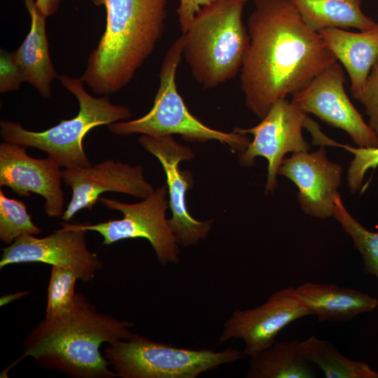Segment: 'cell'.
I'll return each mask as SVG.
<instances>
[{"instance_id": "cell-1", "label": "cell", "mask_w": 378, "mask_h": 378, "mask_svg": "<svg viewBox=\"0 0 378 378\" xmlns=\"http://www.w3.org/2000/svg\"><path fill=\"white\" fill-rule=\"evenodd\" d=\"M248 46L240 70L245 105L259 118L307 85L337 59L291 0H254Z\"/></svg>"}, {"instance_id": "cell-2", "label": "cell", "mask_w": 378, "mask_h": 378, "mask_svg": "<svg viewBox=\"0 0 378 378\" xmlns=\"http://www.w3.org/2000/svg\"><path fill=\"white\" fill-rule=\"evenodd\" d=\"M133 323L99 312L81 293L66 314L41 320L22 342V355L41 368L72 378H114L102 344L129 340Z\"/></svg>"}, {"instance_id": "cell-3", "label": "cell", "mask_w": 378, "mask_h": 378, "mask_svg": "<svg viewBox=\"0 0 378 378\" xmlns=\"http://www.w3.org/2000/svg\"><path fill=\"white\" fill-rule=\"evenodd\" d=\"M106 10V27L82 80L100 95L125 87L164 33L168 0H91Z\"/></svg>"}, {"instance_id": "cell-4", "label": "cell", "mask_w": 378, "mask_h": 378, "mask_svg": "<svg viewBox=\"0 0 378 378\" xmlns=\"http://www.w3.org/2000/svg\"><path fill=\"white\" fill-rule=\"evenodd\" d=\"M245 4L215 0L197 12L183 33L182 57L205 89L218 87L240 72L249 43L242 20Z\"/></svg>"}, {"instance_id": "cell-5", "label": "cell", "mask_w": 378, "mask_h": 378, "mask_svg": "<svg viewBox=\"0 0 378 378\" xmlns=\"http://www.w3.org/2000/svg\"><path fill=\"white\" fill-rule=\"evenodd\" d=\"M61 84L78 100V114L41 132L24 129L20 123L0 121V134L4 141L44 151L60 167L76 168L92 164L84 148L85 136L93 128L128 119L130 109L114 104L107 96L95 97L84 88L80 78L67 75L57 76Z\"/></svg>"}, {"instance_id": "cell-6", "label": "cell", "mask_w": 378, "mask_h": 378, "mask_svg": "<svg viewBox=\"0 0 378 378\" xmlns=\"http://www.w3.org/2000/svg\"><path fill=\"white\" fill-rule=\"evenodd\" d=\"M183 36L181 35L167 49L159 74V88L150 110L139 118L108 125L117 135L141 134L159 136L180 134L190 141L216 140L234 150L244 151L251 142L246 134L227 133L211 128L195 117L178 92L176 76L182 58Z\"/></svg>"}, {"instance_id": "cell-7", "label": "cell", "mask_w": 378, "mask_h": 378, "mask_svg": "<svg viewBox=\"0 0 378 378\" xmlns=\"http://www.w3.org/2000/svg\"><path fill=\"white\" fill-rule=\"evenodd\" d=\"M244 355L232 348L219 352L179 348L138 335L107 344L104 351L111 368L120 378H195Z\"/></svg>"}, {"instance_id": "cell-8", "label": "cell", "mask_w": 378, "mask_h": 378, "mask_svg": "<svg viewBox=\"0 0 378 378\" xmlns=\"http://www.w3.org/2000/svg\"><path fill=\"white\" fill-rule=\"evenodd\" d=\"M167 195V186L163 185L148 197L134 204L100 197L99 202L110 209L121 212L122 218L95 224H77L86 231L99 233L104 245L123 239L144 238L150 242L162 265L178 263V244L166 218L169 207Z\"/></svg>"}, {"instance_id": "cell-9", "label": "cell", "mask_w": 378, "mask_h": 378, "mask_svg": "<svg viewBox=\"0 0 378 378\" xmlns=\"http://www.w3.org/2000/svg\"><path fill=\"white\" fill-rule=\"evenodd\" d=\"M307 117V113L284 98L276 101L255 126L234 130L253 136L247 148L239 155V162L242 166H252L257 157H263L267 160L265 194L272 192L277 186L276 175L284 155L288 153L308 151L310 148L302 132Z\"/></svg>"}, {"instance_id": "cell-10", "label": "cell", "mask_w": 378, "mask_h": 378, "mask_svg": "<svg viewBox=\"0 0 378 378\" xmlns=\"http://www.w3.org/2000/svg\"><path fill=\"white\" fill-rule=\"evenodd\" d=\"M60 225L61 228L46 237L24 234L2 248L0 268L13 264L41 262L71 269L83 282L92 280L102 262L97 254L88 248L87 231L77 223L67 221Z\"/></svg>"}, {"instance_id": "cell-11", "label": "cell", "mask_w": 378, "mask_h": 378, "mask_svg": "<svg viewBox=\"0 0 378 378\" xmlns=\"http://www.w3.org/2000/svg\"><path fill=\"white\" fill-rule=\"evenodd\" d=\"M344 82V70L336 62L293 94L291 102L306 113L344 130L358 146H378V134L351 102Z\"/></svg>"}, {"instance_id": "cell-12", "label": "cell", "mask_w": 378, "mask_h": 378, "mask_svg": "<svg viewBox=\"0 0 378 378\" xmlns=\"http://www.w3.org/2000/svg\"><path fill=\"white\" fill-rule=\"evenodd\" d=\"M139 143L158 159L166 174L169 207L172 211L168 223L177 243L186 247L196 244L208 235L213 220L199 221L187 208L186 194L192 183L191 177L189 173L180 169L179 164L192 159L193 151L176 142L172 135L142 134Z\"/></svg>"}, {"instance_id": "cell-13", "label": "cell", "mask_w": 378, "mask_h": 378, "mask_svg": "<svg viewBox=\"0 0 378 378\" xmlns=\"http://www.w3.org/2000/svg\"><path fill=\"white\" fill-rule=\"evenodd\" d=\"M309 315L310 311L296 298L295 288L288 286L257 307L234 311L224 323L219 342L241 339L244 354L251 356L272 346L285 327Z\"/></svg>"}, {"instance_id": "cell-14", "label": "cell", "mask_w": 378, "mask_h": 378, "mask_svg": "<svg viewBox=\"0 0 378 378\" xmlns=\"http://www.w3.org/2000/svg\"><path fill=\"white\" fill-rule=\"evenodd\" d=\"M62 181L72 190V196L62 218L69 221L80 210H92L105 192H117L144 199L154 192L141 165H131L108 159L96 164L62 171Z\"/></svg>"}, {"instance_id": "cell-15", "label": "cell", "mask_w": 378, "mask_h": 378, "mask_svg": "<svg viewBox=\"0 0 378 378\" xmlns=\"http://www.w3.org/2000/svg\"><path fill=\"white\" fill-rule=\"evenodd\" d=\"M59 167L50 156L34 158L24 146L6 141L0 144V186L8 187L22 197L31 192L43 197L50 218H62L64 211Z\"/></svg>"}, {"instance_id": "cell-16", "label": "cell", "mask_w": 378, "mask_h": 378, "mask_svg": "<svg viewBox=\"0 0 378 378\" xmlns=\"http://www.w3.org/2000/svg\"><path fill=\"white\" fill-rule=\"evenodd\" d=\"M278 174L295 184L304 214L318 218L333 217L334 197L342 182V167L328 160L323 146L312 153L297 152L284 158Z\"/></svg>"}, {"instance_id": "cell-17", "label": "cell", "mask_w": 378, "mask_h": 378, "mask_svg": "<svg viewBox=\"0 0 378 378\" xmlns=\"http://www.w3.org/2000/svg\"><path fill=\"white\" fill-rule=\"evenodd\" d=\"M318 32L346 70L351 95L359 101L378 60V22L370 29L360 32L339 28H327Z\"/></svg>"}, {"instance_id": "cell-18", "label": "cell", "mask_w": 378, "mask_h": 378, "mask_svg": "<svg viewBox=\"0 0 378 378\" xmlns=\"http://www.w3.org/2000/svg\"><path fill=\"white\" fill-rule=\"evenodd\" d=\"M298 300L319 321L344 322L374 310L378 300L359 290L336 284L304 283L295 288Z\"/></svg>"}, {"instance_id": "cell-19", "label": "cell", "mask_w": 378, "mask_h": 378, "mask_svg": "<svg viewBox=\"0 0 378 378\" xmlns=\"http://www.w3.org/2000/svg\"><path fill=\"white\" fill-rule=\"evenodd\" d=\"M31 18L29 33L20 46L13 52L24 82L31 85L43 98L51 94L50 84L58 75L49 54L46 32V18L35 0H24Z\"/></svg>"}, {"instance_id": "cell-20", "label": "cell", "mask_w": 378, "mask_h": 378, "mask_svg": "<svg viewBox=\"0 0 378 378\" xmlns=\"http://www.w3.org/2000/svg\"><path fill=\"white\" fill-rule=\"evenodd\" d=\"M305 23L318 31L327 28L368 30L377 23L361 10V0H291Z\"/></svg>"}, {"instance_id": "cell-21", "label": "cell", "mask_w": 378, "mask_h": 378, "mask_svg": "<svg viewBox=\"0 0 378 378\" xmlns=\"http://www.w3.org/2000/svg\"><path fill=\"white\" fill-rule=\"evenodd\" d=\"M300 349V341L274 342L250 356L248 378H312L314 373Z\"/></svg>"}, {"instance_id": "cell-22", "label": "cell", "mask_w": 378, "mask_h": 378, "mask_svg": "<svg viewBox=\"0 0 378 378\" xmlns=\"http://www.w3.org/2000/svg\"><path fill=\"white\" fill-rule=\"evenodd\" d=\"M300 349L309 362L317 365L326 378H378L368 364L342 355L330 342L315 335L300 341Z\"/></svg>"}, {"instance_id": "cell-23", "label": "cell", "mask_w": 378, "mask_h": 378, "mask_svg": "<svg viewBox=\"0 0 378 378\" xmlns=\"http://www.w3.org/2000/svg\"><path fill=\"white\" fill-rule=\"evenodd\" d=\"M334 200L333 217L352 239L361 255L365 272L378 281V232L368 230L358 223L344 207L339 192Z\"/></svg>"}, {"instance_id": "cell-24", "label": "cell", "mask_w": 378, "mask_h": 378, "mask_svg": "<svg viewBox=\"0 0 378 378\" xmlns=\"http://www.w3.org/2000/svg\"><path fill=\"white\" fill-rule=\"evenodd\" d=\"M41 230L31 220L26 204L20 200L8 197L0 190V239L12 244L24 234H38Z\"/></svg>"}, {"instance_id": "cell-25", "label": "cell", "mask_w": 378, "mask_h": 378, "mask_svg": "<svg viewBox=\"0 0 378 378\" xmlns=\"http://www.w3.org/2000/svg\"><path fill=\"white\" fill-rule=\"evenodd\" d=\"M78 280L77 274L72 270L52 266L47 290L46 318L59 316L71 310L76 300L75 286Z\"/></svg>"}, {"instance_id": "cell-26", "label": "cell", "mask_w": 378, "mask_h": 378, "mask_svg": "<svg viewBox=\"0 0 378 378\" xmlns=\"http://www.w3.org/2000/svg\"><path fill=\"white\" fill-rule=\"evenodd\" d=\"M321 146H331L342 147L354 155L347 171V185L351 193L360 189L363 178L370 169H375L378 166V146L354 147L335 142L325 134L319 141Z\"/></svg>"}, {"instance_id": "cell-27", "label": "cell", "mask_w": 378, "mask_h": 378, "mask_svg": "<svg viewBox=\"0 0 378 378\" xmlns=\"http://www.w3.org/2000/svg\"><path fill=\"white\" fill-rule=\"evenodd\" d=\"M368 116V125L378 134V60L372 67L359 100Z\"/></svg>"}, {"instance_id": "cell-28", "label": "cell", "mask_w": 378, "mask_h": 378, "mask_svg": "<svg viewBox=\"0 0 378 378\" xmlns=\"http://www.w3.org/2000/svg\"><path fill=\"white\" fill-rule=\"evenodd\" d=\"M0 59V92L18 90L24 80L13 59V52L1 49Z\"/></svg>"}, {"instance_id": "cell-29", "label": "cell", "mask_w": 378, "mask_h": 378, "mask_svg": "<svg viewBox=\"0 0 378 378\" xmlns=\"http://www.w3.org/2000/svg\"><path fill=\"white\" fill-rule=\"evenodd\" d=\"M215 0H180L177 14L180 28L185 32L197 12Z\"/></svg>"}, {"instance_id": "cell-30", "label": "cell", "mask_w": 378, "mask_h": 378, "mask_svg": "<svg viewBox=\"0 0 378 378\" xmlns=\"http://www.w3.org/2000/svg\"><path fill=\"white\" fill-rule=\"evenodd\" d=\"M61 0H35L39 11L46 18L54 15L58 10Z\"/></svg>"}, {"instance_id": "cell-31", "label": "cell", "mask_w": 378, "mask_h": 378, "mask_svg": "<svg viewBox=\"0 0 378 378\" xmlns=\"http://www.w3.org/2000/svg\"><path fill=\"white\" fill-rule=\"evenodd\" d=\"M29 293V291H24L20 293H12L9 295H5L0 298V305L4 306L13 301L18 300L21 298L26 296Z\"/></svg>"}, {"instance_id": "cell-32", "label": "cell", "mask_w": 378, "mask_h": 378, "mask_svg": "<svg viewBox=\"0 0 378 378\" xmlns=\"http://www.w3.org/2000/svg\"><path fill=\"white\" fill-rule=\"evenodd\" d=\"M238 1H241L246 3L248 0H238Z\"/></svg>"}]
</instances>
